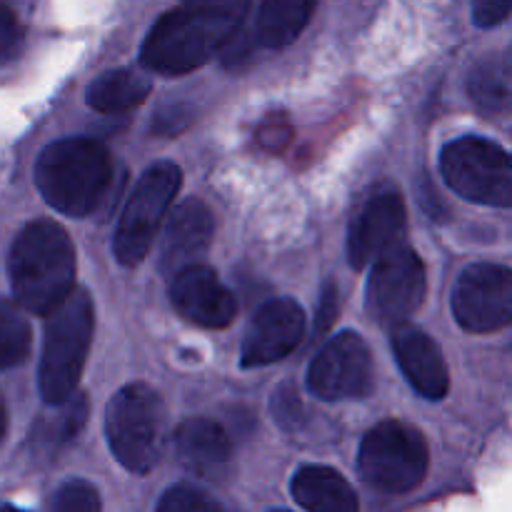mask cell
<instances>
[{"instance_id":"14","label":"cell","mask_w":512,"mask_h":512,"mask_svg":"<svg viewBox=\"0 0 512 512\" xmlns=\"http://www.w3.org/2000/svg\"><path fill=\"white\" fill-rule=\"evenodd\" d=\"M305 335V313L295 300L278 298L258 310L240 350L243 368H263L288 358Z\"/></svg>"},{"instance_id":"1","label":"cell","mask_w":512,"mask_h":512,"mask_svg":"<svg viewBox=\"0 0 512 512\" xmlns=\"http://www.w3.org/2000/svg\"><path fill=\"white\" fill-rule=\"evenodd\" d=\"M248 10L250 0H183L150 28L140 60L153 73H190L223 50Z\"/></svg>"},{"instance_id":"23","label":"cell","mask_w":512,"mask_h":512,"mask_svg":"<svg viewBox=\"0 0 512 512\" xmlns=\"http://www.w3.org/2000/svg\"><path fill=\"white\" fill-rule=\"evenodd\" d=\"M50 508L55 512H98L100 510V495L85 480H70V483L60 485L55 495L50 498Z\"/></svg>"},{"instance_id":"3","label":"cell","mask_w":512,"mask_h":512,"mask_svg":"<svg viewBox=\"0 0 512 512\" xmlns=\"http://www.w3.org/2000/svg\"><path fill=\"white\" fill-rule=\"evenodd\" d=\"M113 160L90 138H65L48 145L35 165V185L50 208L70 218H85L108 195Z\"/></svg>"},{"instance_id":"11","label":"cell","mask_w":512,"mask_h":512,"mask_svg":"<svg viewBox=\"0 0 512 512\" xmlns=\"http://www.w3.org/2000/svg\"><path fill=\"white\" fill-rule=\"evenodd\" d=\"M373 355L358 333H340L310 363L308 388L320 400H358L373 390Z\"/></svg>"},{"instance_id":"17","label":"cell","mask_w":512,"mask_h":512,"mask_svg":"<svg viewBox=\"0 0 512 512\" xmlns=\"http://www.w3.org/2000/svg\"><path fill=\"white\" fill-rule=\"evenodd\" d=\"M175 453L193 475L203 480H223L230 470L233 448L218 423L208 418H190L175 430Z\"/></svg>"},{"instance_id":"27","label":"cell","mask_w":512,"mask_h":512,"mask_svg":"<svg viewBox=\"0 0 512 512\" xmlns=\"http://www.w3.org/2000/svg\"><path fill=\"white\" fill-rule=\"evenodd\" d=\"M20 43H23V28H20L13 10L0 3V63H8L10 58H15Z\"/></svg>"},{"instance_id":"10","label":"cell","mask_w":512,"mask_h":512,"mask_svg":"<svg viewBox=\"0 0 512 512\" xmlns=\"http://www.w3.org/2000/svg\"><path fill=\"white\" fill-rule=\"evenodd\" d=\"M453 315L468 333L485 335L508 328L512 320V275L493 263L470 265L453 290Z\"/></svg>"},{"instance_id":"9","label":"cell","mask_w":512,"mask_h":512,"mask_svg":"<svg viewBox=\"0 0 512 512\" xmlns=\"http://www.w3.org/2000/svg\"><path fill=\"white\" fill-rule=\"evenodd\" d=\"M373 273L368 280V313L385 328L408 323L425 300L428 278L425 265L408 243L373 260Z\"/></svg>"},{"instance_id":"24","label":"cell","mask_w":512,"mask_h":512,"mask_svg":"<svg viewBox=\"0 0 512 512\" xmlns=\"http://www.w3.org/2000/svg\"><path fill=\"white\" fill-rule=\"evenodd\" d=\"M65 408L55 415V420L50 423L48 433L53 443H68L70 438L78 435V430L83 428L85 415H88V403H85L83 395H70L63 400Z\"/></svg>"},{"instance_id":"20","label":"cell","mask_w":512,"mask_h":512,"mask_svg":"<svg viewBox=\"0 0 512 512\" xmlns=\"http://www.w3.org/2000/svg\"><path fill=\"white\" fill-rule=\"evenodd\" d=\"M150 93V80L135 70H108L88 88V105L98 113H123L143 103Z\"/></svg>"},{"instance_id":"13","label":"cell","mask_w":512,"mask_h":512,"mask_svg":"<svg viewBox=\"0 0 512 512\" xmlns=\"http://www.w3.org/2000/svg\"><path fill=\"white\" fill-rule=\"evenodd\" d=\"M408 213L398 190H383L370 195L368 203L350 225L348 258L358 270L368 268L373 260L405 243Z\"/></svg>"},{"instance_id":"28","label":"cell","mask_w":512,"mask_h":512,"mask_svg":"<svg viewBox=\"0 0 512 512\" xmlns=\"http://www.w3.org/2000/svg\"><path fill=\"white\" fill-rule=\"evenodd\" d=\"M512 0H473V20L480 28L500 25L510 15Z\"/></svg>"},{"instance_id":"29","label":"cell","mask_w":512,"mask_h":512,"mask_svg":"<svg viewBox=\"0 0 512 512\" xmlns=\"http://www.w3.org/2000/svg\"><path fill=\"white\" fill-rule=\"evenodd\" d=\"M290 138H293V128H290L285 120H278V118L268 120L258 133L260 145L268 150H283L285 145L290 143Z\"/></svg>"},{"instance_id":"16","label":"cell","mask_w":512,"mask_h":512,"mask_svg":"<svg viewBox=\"0 0 512 512\" xmlns=\"http://www.w3.org/2000/svg\"><path fill=\"white\" fill-rule=\"evenodd\" d=\"M390 345L408 383L428 400H443L450 390L448 365L438 343L420 328L400 323L390 328Z\"/></svg>"},{"instance_id":"30","label":"cell","mask_w":512,"mask_h":512,"mask_svg":"<svg viewBox=\"0 0 512 512\" xmlns=\"http://www.w3.org/2000/svg\"><path fill=\"white\" fill-rule=\"evenodd\" d=\"M190 123V110L173 105V108H163L155 118V133L158 135H175Z\"/></svg>"},{"instance_id":"8","label":"cell","mask_w":512,"mask_h":512,"mask_svg":"<svg viewBox=\"0 0 512 512\" xmlns=\"http://www.w3.org/2000/svg\"><path fill=\"white\" fill-rule=\"evenodd\" d=\"M440 170L450 188L465 200L493 208L512 205V165L498 143L485 138H458L445 145Z\"/></svg>"},{"instance_id":"5","label":"cell","mask_w":512,"mask_h":512,"mask_svg":"<svg viewBox=\"0 0 512 512\" xmlns=\"http://www.w3.org/2000/svg\"><path fill=\"white\" fill-rule=\"evenodd\" d=\"M105 433L118 463L130 473L145 475L158 465L168 433V410L158 390L145 383L125 385L110 400Z\"/></svg>"},{"instance_id":"32","label":"cell","mask_w":512,"mask_h":512,"mask_svg":"<svg viewBox=\"0 0 512 512\" xmlns=\"http://www.w3.org/2000/svg\"><path fill=\"white\" fill-rule=\"evenodd\" d=\"M5 428H8V413H5V403L3 398H0V440H3Z\"/></svg>"},{"instance_id":"18","label":"cell","mask_w":512,"mask_h":512,"mask_svg":"<svg viewBox=\"0 0 512 512\" xmlns=\"http://www.w3.org/2000/svg\"><path fill=\"white\" fill-rule=\"evenodd\" d=\"M295 503L310 512H355L358 495L353 493L348 480L325 465H305L295 473L290 483Z\"/></svg>"},{"instance_id":"7","label":"cell","mask_w":512,"mask_h":512,"mask_svg":"<svg viewBox=\"0 0 512 512\" xmlns=\"http://www.w3.org/2000/svg\"><path fill=\"white\" fill-rule=\"evenodd\" d=\"M183 175L175 163H155L140 175L133 193L128 195L120 223L115 228L113 253L120 265L133 268L153 248L155 235L160 233L165 215L180 193Z\"/></svg>"},{"instance_id":"4","label":"cell","mask_w":512,"mask_h":512,"mask_svg":"<svg viewBox=\"0 0 512 512\" xmlns=\"http://www.w3.org/2000/svg\"><path fill=\"white\" fill-rule=\"evenodd\" d=\"M43 358H40V393L50 405L63 403L75 393L93 343V300L85 290H70L55 308L45 313Z\"/></svg>"},{"instance_id":"2","label":"cell","mask_w":512,"mask_h":512,"mask_svg":"<svg viewBox=\"0 0 512 512\" xmlns=\"http://www.w3.org/2000/svg\"><path fill=\"white\" fill-rule=\"evenodd\" d=\"M8 278L23 310L45 315L75 288V248L53 220L25 225L8 253Z\"/></svg>"},{"instance_id":"21","label":"cell","mask_w":512,"mask_h":512,"mask_svg":"<svg viewBox=\"0 0 512 512\" xmlns=\"http://www.w3.org/2000/svg\"><path fill=\"white\" fill-rule=\"evenodd\" d=\"M470 98L475 100L485 113H505L510 105V58L508 55H493L475 65L470 73Z\"/></svg>"},{"instance_id":"26","label":"cell","mask_w":512,"mask_h":512,"mask_svg":"<svg viewBox=\"0 0 512 512\" xmlns=\"http://www.w3.org/2000/svg\"><path fill=\"white\" fill-rule=\"evenodd\" d=\"M270 408H273L275 420H278L280 428L285 430H298L300 423L305 418L303 403H300V395L295 390V385L285 383L275 390L273 400H270Z\"/></svg>"},{"instance_id":"6","label":"cell","mask_w":512,"mask_h":512,"mask_svg":"<svg viewBox=\"0 0 512 512\" xmlns=\"http://www.w3.org/2000/svg\"><path fill=\"white\" fill-rule=\"evenodd\" d=\"M428 460V443L418 428L400 420H385L365 433L358 473L375 493L403 495L423 483Z\"/></svg>"},{"instance_id":"22","label":"cell","mask_w":512,"mask_h":512,"mask_svg":"<svg viewBox=\"0 0 512 512\" xmlns=\"http://www.w3.org/2000/svg\"><path fill=\"white\" fill-rule=\"evenodd\" d=\"M30 325L23 308L10 300H0V370L15 368L28 358Z\"/></svg>"},{"instance_id":"15","label":"cell","mask_w":512,"mask_h":512,"mask_svg":"<svg viewBox=\"0 0 512 512\" xmlns=\"http://www.w3.org/2000/svg\"><path fill=\"white\" fill-rule=\"evenodd\" d=\"M215 220L203 200H185L170 213L160 245V270L173 278L178 270L200 263L213 243Z\"/></svg>"},{"instance_id":"31","label":"cell","mask_w":512,"mask_h":512,"mask_svg":"<svg viewBox=\"0 0 512 512\" xmlns=\"http://www.w3.org/2000/svg\"><path fill=\"white\" fill-rule=\"evenodd\" d=\"M338 318V290H335V283H328L323 290V298H320L318 305V323H315V333L323 335L330 325Z\"/></svg>"},{"instance_id":"19","label":"cell","mask_w":512,"mask_h":512,"mask_svg":"<svg viewBox=\"0 0 512 512\" xmlns=\"http://www.w3.org/2000/svg\"><path fill=\"white\" fill-rule=\"evenodd\" d=\"M315 3L318 0H263L255 20V40L273 50L290 45L308 25Z\"/></svg>"},{"instance_id":"12","label":"cell","mask_w":512,"mask_h":512,"mask_svg":"<svg viewBox=\"0 0 512 512\" xmlns=\"http://www.w3.org/2000/svg\"><path fill=\"white\" fill-rule=\"evenodd\" d=\"M170 303L180 318L210 330L228 328L238 315L233 290L225 288L218 273L203 263H193L173 275Z\"/></svg>"},{"instance_id":"25","label":"cell","mask_w":512,"mask_h":512,"mask_svg":"<svg viewBox=\"0 0 512 512\" xmlns=\"http://www.w3.org/2000/svg\"><path fill=\"white\" fill-rule=\"evenodd\" d=\"M160 512H200V510H220V505L215 503L210 495H205L203 490L193 488V485H175L170 488L163 498L158 500Z\"/></svg>"}]
</instances>
